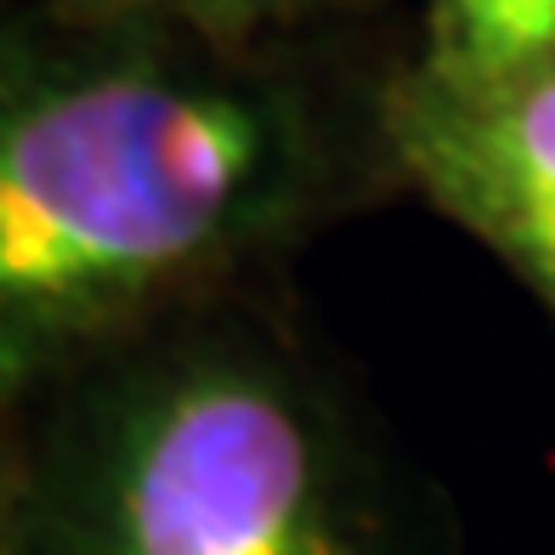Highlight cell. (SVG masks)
Returning a JSON list of instances; mask_svg holds the SVG:
<instances>
[{"instance_id": "3957f363", "label": "cell", "mask_w": 555, "mask_h": 555, "mask_svg": "<svg viewBox=\"0 0 555 555\" xmlns=\"http://www.w3.org/2000/svg\"><path fill=\"white\" fill-rule=\"evenodd\" d=\"M374 137L448 221L555 312V63L482 86L414 68L380 96Z\"/></svg>"}, {"instance_id": "5b68a950", "label": "cell", "mask_w": 555, "mask_h": 555, "mask_svg": "<svg viewBox=\"0 0 555 555\" xmlns=\"http://www.w3.org/2000/svg\"><path fill=\"white\" fill-rule=\"evenodd\" d=\"M63 12L86 17H131V23H165L216 46H267L272 35L307 23L312 12L335 0H52Z\"/></svg>"}, {"instance_id": "277c9868", "label": "cell", "mask_w": 555, "mask_h": 555, "mask_svg": "<svg viewBox=\"0 0 555 555\" xmlns=\"http://www.w3.org/2000/svg\"><path fill=\"white\" fill-rule=\"evenodd\" d=\"M555 63V0H431L425 74L460 86Z\"/></svg>"}, {"instance_id": "6da1fadb", "label": "cell", "mask_w": 555, "mask_h": 555, "mask_svg": "<svg viewBox=\"0 0 555 555\" xmlns=\"http://www.w3.org/2000/svg\"><path fill=\"white\" fill-rule=\"evenodd\" d=\"M346 170L335 108L267 46L63 7L0 23V409L244 289Z\"/></svg>"}, {"instance_id": "8992f818", "label": "cell", "mask_w": 555, "mask_h": 555, "mask_svg": "<svg viewBox=\"0 0 555 555\" xmlns=\"http://www.w3.org/2000/svg\"><path fill=\"white\" fill-rule=\"evenodd\" d=\"M0 555H17V409H0Z\"/></svg>"}, {"instance_id": "7a4b0ae2", "label": "cell", "mask_w": 555, "mask_h": 555, "mask_svg": "<svg viewBox=\"0 0 555 555\" xmlns=\"http://www.w3.org/2000/svg\"><path fill=\"white\" fill-rule=\"evenodd\" d=\"M17 555H420L323 351L249 289L114 340L17 409Z\"/></svg>"}]
</instances>
